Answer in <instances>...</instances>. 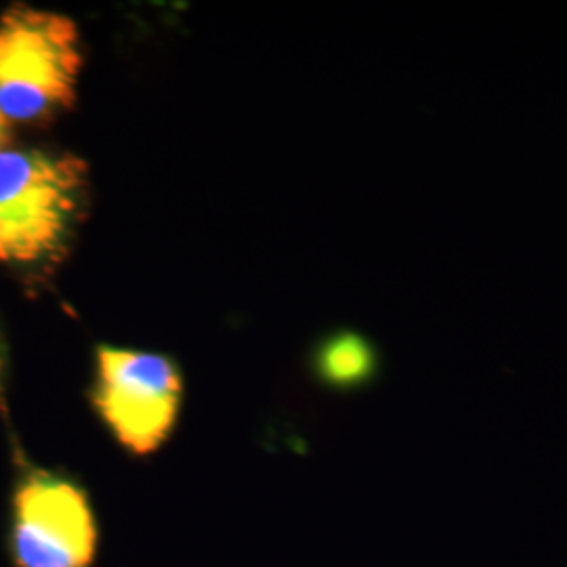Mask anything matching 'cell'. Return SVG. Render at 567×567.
Returning a JSON list of instances; mask_svg holds the SVG:
<instances>
[{
	"instance_id": "obj_1",
	"label": "cell",
	"mask_w": 567,
	"mask_h": 567,
	"mask_svg": "<svg viewBox=\"0 0 567 567\" xmlns=\"http://www.w3.org/2000/svg\"><path fill=\"white\" fill-rule=\"evenodd\" d=\"M82 70L79 25L32 7L0 18V112L11 122L42 124L76 103Z\"/></svg>"
},
{
	"instance_id": "obj_2",
	"label": "cell",
	"mask_w": 567,
	"mask_h": 567,
	"mask_svg": "<svg viewBox=\"0 0 567 567\" xmlns=\"http://www.w3.org/2000/svg\"><path fill=\"white\" fill-rule=\"evenodd\" d=\"M86 166L72 154L0 152V261L32 265L58 255L76 224Z\"/></svg>"
},
{
	"instance_id": "obj_3",
	"label": "cell",
	"mask_w": 567,
	"mask_h": 567,
	"mask_svg": "<svg viewBox=\"0 0 567 567\" xmlns=\"http://www.w3.org/2000/svg\"><path fill=\"white\" fill-rule=\"evenodd\" d=\"M183 400L177 364L158 353L97 349L91 402L114 440L133 456H150L171 437Z\"/></svg>"
},
{
	"instance_id": "obj_4",
	"label": "cell",
	"mask_w": 567,
	"mask_h": 567,
	"mask_svg": "<svg viewBox=\"0 0 567 567\" xmlns=\"http://www.w3.org/2000/svg\"><path fill=\"white\" fill-rule=\"evenodd\" d=\"M13 567H93L100 524L89 492L60 473L30 468L11 498L7 534Z\"/></svg>"
},
{
	"instance_id": "obj_5",
	"label": "cell",
	"mask_w": 567,
	"mask_h": 567,
	"mask_svg": "<svg viewBox=\"0 0 567 567\" xmlns=\"http://www.w3.org/2000/svg\"><path fill=\"white\" fill-rule=\"evenodd\" d=\"M374 365L377 358L372 347L351 332L328 339L316 355V370L320 379L339 389L362 385L372 377Z\"/></svg>"
},
{
	"instance_id": "obj_6",
	"label": "cell",
	"mask_w": 567,
	"mask_h": 567,
	"mask_svg": "<svg viewBox=\"0 0 567 567\" xmlns=\"http://www.w3.org/2000/svg\"><path fill=\"white\" fill-rule=\"evenodd\" d=\"M13 122L9 121L2 112H0V152L9 150V143L13 142Z\"/></svg>"
}]
</instances>
